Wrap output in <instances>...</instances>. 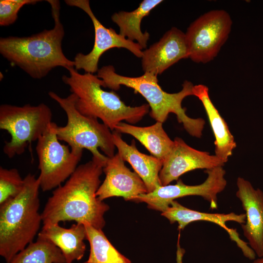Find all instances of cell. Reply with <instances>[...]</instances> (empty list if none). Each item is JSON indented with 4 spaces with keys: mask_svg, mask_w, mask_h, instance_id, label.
<instances>
[{
    "mask_svg": "<svg viewBox=\"0 0 263 263\" xmlns=\"http://www.w3.org/2000/svg\"><path fill=\"white\" fill-rule=\"evenodd\" d=\"M24 185L16 169L0 167V206L16 198L22 190Z\"/></svg>",
    "mask_w": 263,
    "mask_h": 263,
    "instance_id": "cb8c5ba5",
    "label": "cell"
},
{
    "mask_svg": "<svg viewBox=\"0 0 263 263\" xmlns=\"http://www.w3.org/2000/svg\"><path fill=\"white\" fill-rule=\"evenodd\" d=\"M90 253L86 263H132L114 247L102 231L87 223H84Z\"/></svg>",
    "mask_w": 263,
    "mask_h": 263,
    "instance_id": "7402d4cb",
    "label": "cell"
},
{
    "mask_svg": "<svg viewBox=\"0 0 263 263\" xmlns=\"http://www.w3.org/2000/svg\"><path fill=\"white\" fill-rule=\"evenodd\" d=\"M114 131L133 136L152 156L163 161L174 144V141L164 130L163 123L160 122L147 127H138L121 122L116 126Z\"/></svg>",
    "mask_w": 263,
    "mask_h": 263,
    "instance_id": "ffe728a7",
    "label": "cell"
},
{
    "mask_svg": "<svg viewBox=\"0 0 263 263\" xmlns=\"http://www.w3.org/2000/svg\"><path fill=\"white\" fill-rule=\"evenodd\" d=\"M69 6L78 7L84 11L91 19L94 31V42L92 51L87 54H77L74 58L76 70H83L86 73L94 74L98 70L101 56L107 51L114 48L128 50L137 57L141 58L143 49L136 42L130 40L117 33L112 28L105 27L95 16L88 0H65Z\"/></svg>",
    "mask_w": 263,
    "mask_h": 263,
    "instance_id": "8fae6325",
    "label": "cell"
},
{
    "mask_svg": "<svg viewBox=\"0 0 263 263\" xmlns=\"http://www.w3.org/2000/svg\"><path fill=\"white\" fill-rule=\"evenodd\" d=\"M173 147L163 161L159 173L162 186L169 185L184 173L196 169L223 167L225 163L215 155L193 149L181 138L176 137Z\"/></svg>",
    "mask_w": 263,
    "mask_h": 263,
    "instance_id": "7c38bea8",
    "label": "cell"
},
{
    "mask_svg": "<svg viewBox=\"0 0 263 263\" xmlns=\"http://www.w3.org/2000/svg\"><path fill=\"white\" fill-rule=\"evenodd\" d=\"M106 161L92 157L78 166L64 185L55 188L41 213L43 225L74 221L103 228L104 216L109 207L98 199L96 192Z\"/></svg>",
    "mask_w": 263,
    "mask_h": 263,
    "instance_id": "6da1fadb",
    "label": "cell"
},
{
    "mask_svg": "<svg viewBox=\"0 0 263 263\" xmlns=\"http://www.w3.org/2000/svg\"><path fill=\"white\" fill-rule=\"evenodd\" d=\"M57 125L52 122L37 141L36 150L40 173L38 179L43 191L61 185L75 172L83 152H75L69 146L61 144L57 138Z\"/></svg>",
    "mask_w": 263,
    "mask_h": 263,
    "instance_id": "ba28073f",
    "label": "cell"
},
{
    "mask_svg": "<svg viewBox=\"0 0 263 263\" xmlns=\"http://www.w3.org/2000/svg\"><path fill=\"white\" fill-rule=\"evenodd\" d=\"M161 215L169 220L171 224L177 222L178 228L183 230L189 224L197 221H206L217 224L228 234L230 238L235 242L241 248L244 255L253 260L256 255L248 243L240 238L236 229L228 228L225 223L229 221L235 222L241 225L244 224V213H210L198 211L185 207L176 201H172L169 207Z\"/></svg>",
    "mask_w": 263,
    "mask_h": 263,
    "instance_id": "9a60e30c",
    "label": "cell"
},
{
    "mask_svg": "<svg viewBox=\"0 0 263 263\" xmlns=\"http://www.w3.org/2000/svg\"><path fill=\"white\" fill-rule=\"evenodd\" d=\"M9 263H66L61 250L49 240L38 236L37 241L19 252Z\"/></svg>",
    "mask_w": 263,
    "mask_h": 263,
    "instance_id": "603a6c76",
    "label": "cell"
},
{
    "mask_svg": "<svg viewBox=\"0 0 263 263\" xmlns=\"http://www.w3.org/2000/svg\"><path fill=\"white\" fill-rule=\"evenodd\" d=\"M162 2V0H144L135 10L115 13L111 19L119 27V34L130 40H135L143 49H146L150 34L141 31L142 20Z\"/></svg>",
    "mask_w": 263,
    "mask_h": 263,
    "instance_id": "44dd1931",
    "label": "cell"
},
{
    "mask_svg": "<svg viewBox=\"0 0 263 263\" xmlns=\"http://www.w3.org/2000/svg\"><path fill=\"white\" fill-rule=\"evenodd\" d=\"M65 112L67 122L64 126L56 127V133L59 141L68 144L72 151L89 150L93 157L106 161L114 154L115 147L113 132L98 119L81 114L75 107L76 97L73 93L62 97L54 92L48 93Z\"/></svg>",
    "mask_w": 263,
    "mask_h": 263,
    "instance_id": "8992f818",
    "label": "cell"
},
{
    "mask_svg": "<svg viewBox=\"0 0 263 263\" xmlns=\"http://www.w3.org/2000/svg\"><path fill=\"white\" fill-rule=\"evenodd\" d=\"M237 197L245 211V221L241 225L243 234L258 258L263 257V191L255 189L251 183L239 177Z\"/></svg>",
    "mask_w": 263,
    "mask_h": 263,
    "instance_id": "2e32d148",
    "label": "cell"
},
{
    "mask_svg": "<svg viewBox=\"0 0 263 263\" xmlns=\"http://www.w3.org/2000/svg\"><path fill=\"white\" fill-rule=\"evenodd\" d=\"M24 180L21 192L0 206V255L6 263L33 242L42 222L38 178L30 173Z\"/></svg>",
    "mask_w": 263,
    "mask_h": 263,
    "instance_id": "5b68a950",
    "label": "cell"
},
{
    "mask_svg": "<svg viewBox=\"0 0 263 263\" xmlns=\"http://www.w3.org/2000/svg\"><path fill=\"white\" fill-rule=\"evenodd\" d=\"M207 177L197 185H187L181 179L175 185L161 186L151 192L135 197L132 201L144 202L150 208L165 211L175 199L187 196H199L210 204L212 209L217 208V195L226 187L225 170L218 167L205 171Z\"/></svg>",
    "mask_w": 263,
    "mask_h": 263,
    "instance_id": "30bf717a",
    "label": "cell"
},
{
    "mask_svg": "<svg viewBox=\"0 0 263 263\" xmlns=\"http://www.w3.org/2000/svg\"><path fill=\"white\" fill-rule=\"evenodd\" d=\"M47 1L51 6L55 22L53 28L28 37L0 38L2 56L35 79L46 76L57 67L68 69L75 66L74 61L67 58L62 49L65 33L60 19V2L57 0Z\"/></svg>",
    "mask_w": 263,
    "mask_h": 263,
    "instance_id": "7a4b0ae2",
    "label": "cell"
},
{
    "mask_svg": "<svg viewBox=\"0 0 263 263\" xmlns=\"http://www.w3.org/2000/svg\"><path fill=\"white\" fill-rule=\"evenodd\" d=\"M232 23L224 10H211L197 18L185 33L188 58L196 63L212 60L228 38Z\"/></svg>",
    "mask_w": 263,
    "mask_h": 263,
    "instance_id": "9c48e42d",
    "label": "cell"
},
{
    "mask_svg": "<svg viewBox=\"0 0 263 263\" xmlns=\"http://www.w3.org/2000/svg\"><path fill=\"white\" fill-rule=\"evenodd\" d=\"M124 162L118 153L108 157L103 168L106 177L96 192L100 201L114 196L132 201L137 196L148 193L143 181L135 172L131 171Z\"/></svg>",
    "mask_w": 263,
    "mask_h": 263,
    "instance_id": "4fadbf2b",
    "label": "cell"
},
{
    "mask_svg": "<svg viewBox=\"0 0 263 263\" xmlns=\"http://www.w3.org/2000/svg\"><path fill=\"white\" fill-rule=\"evenodd\" d=\"M38 236L45 238L62 251L66 263L81 260L85 252L87 232L83 223L73 224L68 228L59 224L44 225Z\"/></svg>",
    "mask_w": 263,
    "mask_h": 263,
    "instance_id": "ac0fdd59",
    "label": "cell"
},
{
    "mask_svg": "<svg viewBox=\"0 0 263 263\" xmlns=\"http://www.w3.org/2000/svg\"><path fill=\"white\" fill-rule=\"evenodd\" d=\"M97 73V76L103 81V87L117 91L124 85L140 94L148 103L150 117L156 122L163 123L169 114L173 113L189 135L197 138L202 135L205 120L201 118L189 117L186 113V109L182 106L185 97L193 95L194 85L191 82L185 80L180 92L170 94L162 89L158 84L157 75L152 73H144L136 77L126 76L117 74L111 65L103 66Z\"/></svg>",
    "mask_w": 263,
    "mask_h": 263,
    "instance_id": "3957f363",
    "label": "cell"
},
{
    "mask_svg": "<svg viewBox=\"0 0 263 263\" xmlns=\"http://www.w3.org/2000/svg\"><path fill=\"white\" fill-rule=\"evenodd\" d=\"M113 140L117 153L124 161L128 162L144 182L148 192L162 186L159 173L163 161L152 155L140 152L136 148L134 140L131 145L124 141L120 133L113 132Z\"/></svg>",
    "mask_w": 263,
    "mask_h": 263,
    "instance_id": "e0dca14e",
    "label": "cell"
},
{
    "mask_svg": "<svg viewBox=\"0 0 263 263\" xmlns=\"http://www.w3.org/2000/svg\"><path fill=\"white\" fill-rule=\"evenodd\" d=\"M192 92L193 95L201 101L207 115L215 137V155L225 163L236 147L234 137L226 122L212 102L208 87L203 84L195 85Z\"/></svg>",
    "mask_w": 263,
    "mask_h": 263,
    "instance_id": "d6986e66",
    "label": "cell"
},
{
    "mask_svg": "<svg viewBox=\"0 0 263 263\" xmlns=\"http://www.w3.org/2000/svg\"><path fill=\"white\" fill-rule=\"evenodd\" d=\"M67 70L69 75H63L62 80L76 96L77 110L84 115L100 119L112 131L123 120L136 123L149 112L148 104L127 106L116 93L104 90L103 81L97 75L80 74L74 67Z\"/></svg>",
    "mask_w": 263,
    "mask_h": 263,
    "instance_id": "277c9868",
    "label": "cell"
},
{
    "mask_svg": "<svg viewBox=\"0 0 263 263\" xmlns=\"http://www.w3.org/2000/svg\"><path fill=\"white\" fill-rule=\"evenodd\" d=\"M38 0H0V25L9 26L17 19L18 13L25 5L35 4Z\"/></svg>",
    "mask_w": 263,
    "mask_h": 263,
    "instance_id": "d4e9b609",
    "label": "cell"
},
{
    "mask_svg": "<svg viewBox=\"0 0 263 263\" xmlns=\"http://www.w3.org/2000/svg\"><path fill=\"white\" fill-rule=\"evenodd\" d=\"M189 57L185 33L172 27L159 41L143 51L142 70L160 75L180 60Z\"/></svg>",
    "mask_w": 263,
    "mask_h": 263,
    "instance_id": "5bb4252c",
    "label": "cell"
},
{
    "mask_svg": "<svg viewBox=\"0 0 263 263\" xmlns=\"http://www.w3.org/2000/svg\"><path fill=\"white\" fill-rule=\"evenodd\" d=\"M251 263H263V257L254 260Z\"/></svg>",
    "mask_w": 263,
    "mask_h": 263,
    "instance_id": "484cf974",
    "label": "cell"
},
{
    "mask_svg": "<svg viewBox=\"0 0 263 263\" xmlns=\"http://www.w3.org/2000/svg\"><path fill=\"white\" fill-rule=\"evenodd\" d=\"M52 113L44 103L17 106L7 104L0 106V129L11 135L3 151L9 158L24 153L29 144L38 141L52 122Z\"/></svg>",
    "mask_w": 263,
    "mask_h": 263,
    "instance_id": "52a82bcc",
    "label": "cell"
}]
</instances>
